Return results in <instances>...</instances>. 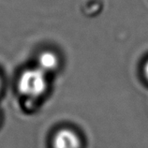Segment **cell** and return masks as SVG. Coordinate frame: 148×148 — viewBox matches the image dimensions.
Here are the masks:
<instances>
[{"instance_id":"277c9868","label":"cell","mask_w":148,"mask_h":148,"mask_svg":"<svg viewBox=\"0 0 148 148\" xmlns=\"http://www.w3.org/2000/svg\"><path fill=\"white\" fill-rule=\"evenodd\" d=\"M145 74H146V76L148 78V61H147V63L145 65Z\"/></svg>"},{"instance_id":"3957f363","label":"cell","mask_w":148,"mask_h":148,"mask_svg":"<svg viewBox=\"0 0 148 148\" xmlns=\"http://www.w3.org/2000/svg\"><path fill=\"white\" fill-rule=\"evenodd\" d=\"M58 63L57 57L54 53L51 52H44L42 53L40 57H38V69H40L42 71L45 73L47 71H53V69L56 68Z\"/></svg>"},{"instance_id":"7a4b0ae2","label":"cell","mask_w":148,"mask_h":148,"mask_svg":"<svg viewBox=\"0 0 148 148\" xmlns=\"http://www.w3.org/2000/svg\"><path fill=\"white\" fill-rule=\"evenodd\" d=\"M82 142L76 132L69 128L58 130L53 139V148H81Z\"/></svg>"},{"instance_id":"6da1fadb","label":"cell","mask_w":148,"mask_h":148,"mask_svg":"<svg viewBox=\"0 0 148 148\" xmlns=\"http://www.w3.org/2000/svg\"><path fill=\"white\" fill-rule=\"evenodd\" d=\"M18 86L24 96L33 99L40 97L47 88L46 74L38 68L27 69L21 75Z\"/></svg>"}]
</instances>
